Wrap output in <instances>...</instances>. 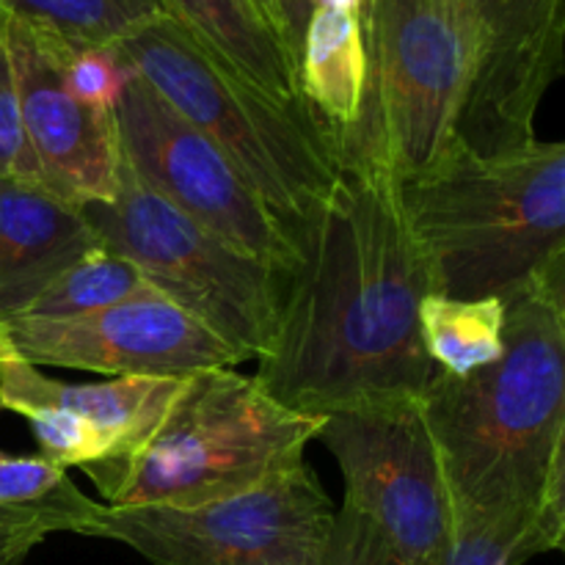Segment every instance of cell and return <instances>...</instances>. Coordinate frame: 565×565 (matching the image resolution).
<instances>
[{
    "mask_svg": "<svg viewBox=\"0 0 565 565\" xmlns=\"http://www.w3.org/2000/svg\"><path fill=\"white\" fill-rule=\"evenodd\" d=\"M279 326L257 384L301 414L419 401L439 375L419 337V303L436 292L408 230L401 182L340 169L296 232Z\"/></svg>",
    "mask_w": 565,
    "mask_h": 565,
    "instance_id": "1",
    "label": "cell"
},
{
    "mask_svg": "<svg viewBox=\"0 0 565 565\" xmlns=\"http://www.w3.org/2000/svg\"><path fill=\"white\" fill-rule=\"evenodd\" d=\"M502 303V356L467 379L439 373L419 406L452 513H565V263Z\"/></svg>",
    "mask_w": 565,
    "mask_h": 565,
    "instance_id": "2",
    "label": "cell"
},
{
    "mask_svg": "<svg viewBox=\"0 0 565 565\" xmlns=\"http://www.w3.org/2000/svg\"><path fill=\"white\" fill-rule=\"evenodd\" d=\"M408 230L436 292L505 298L565 263V147L475 154L458 147L439 169L401 185Z\"/></svg>",
    "mask_w": 565,
    "mask_h": 565,
    "instance_id": "3",
    "label": "cell"
},
{
    "mask_svg": "<svg viewBox=\"0 0 565 565\" xmlns=\"http://www.w3.org/2000/svg\"><path fill=\"white\" fill-rule=\"evenodd\" d=\"M359 116L331 136L340 169L412 182L458 149L483 39L463 0H362Z\"/></svg>",
    "mask_w": 565,
    "mask_h": 565,
    "instance_id": "4",
    "label": "cell"
},
{
    "mask_svg": "<svg viewBox=\"0 0 565 565\" xmlns=\"http://www.w3.org/2000/svg\"><path fill=\"white\" fill-rule=\"evenodd\" d=\"M323 419L281 406L235 367L202 370L182 379L136 450L83 472L110 508L204 505L303 463Z\"/></svg>",
    "mask_w": 565,
    "mask_h": 565,
    "instance_id": "5",
    "label": "cell"
},
{
    "mask_svg": "<svg viewBox=\"0 0 565 565\" xmlns=\"http://www.w3.org/2000/svg\"><path fill=\"white\" fill-rule=\"evenodd\" d=\"M114 53L243 171L296 237L340 177L309 105L270 97L169 14L127 33Z\"/></svg>",
    "mask_w": 565,
    "mask_h": 565,
    "instance_id": "6",
    "label": "cell"
},
{
    "mask_svg": "<svg viewBox=\"0 0 565 565\" xmlns=\"http://www.w3.org/2000/svg\"><path fill=\"white\" fill-rule=\"evenodd\" d=\"M83 210L103 246L130 259L152 290L196 318L243 362L265 356L285 303V270L237 252L171 207L125 160L116 196Z\"/></svg>",
    "mask_w": 565,
    "mask_h": 565,
    "instance_id": "7",
    "label": "cell"
},
{
    "mask_svg": "<svg viewBox=\"0 0 565 565\" xmlns=\"http://www.w3.org/2000/svg\"><path fill=\"white\" fill-rule=\"evenodd\" d=\"M334 513L303 461L204 505H105L97 539L119 541L152 565H326Z\"/></svg>",
    "mask_w": 565,
    "mask_h": 565,
    "instance_id": "8",
    "label": "cell"
},
{
    "mask_svg": "<svg viewBox=\"0 0 565 565\" xmlns=\"http://www.w3.org/2000/svg\"><path fill=\"white\" fill-rule=\"evenodd\" d=\"M121 160L160 199L237 252L292 274L298 243L243 171L127 66L114 103Z\"/></svg>",
    "mask_w": 565,
    "mask_h": 565,
    "instance_id": "9",
    "label": "cell"
},
{
    "mask_svg": "<svg viewBox=\"0 0 565 565\" xmlns=\"http://www.w3.org/2000/svg\"><path fill=\"white\" fill-rule=\"evenodd\" d=\"M318 441L334 456L353 508L403 565H441L452 500L419 401L326 414Z\"/></svg>",
    "mask_w": 565,
    "mask_h": 565,
    "instance_id": "10",
    "label": "cell"
},
{
    "mask_svg": "<svg viewBox=\"0 0 565 565\" xmlns=\"http://www.w3.org/2000/svg\"><path fill=\"white\" fill-rule=\"evenodd\" d=\"M0 353L33 367L108 379H185L243 364L224 340L158 290L77 318L0 320Z\"/></svg>",
    "mask_w": 565,
    "mask_h": 565,
    "instance_id": "11",
    "label": "cell"
},
{
    "mask_svg": "<svg viewBox=\"0 0 565 565\" xmlns=\"http://www.w3.org/2000/svg\"><path fill=\"white\" fill-rule=\"evenodd\" d=\"M9 47L33 180L77 207L108 204L121 166L114 110L88 108L70 92L64 39L9 17Z\"/></svg>",
    "mask_w": 565,
    "mask_h": 565,
    "instance_id": "12",
    "label": "cell"
},
{
    "mask_svg": "<svg viewBox=\"0 0 565 565\" xmlns=\"http://www.w3.org/2000/svg\"><path fill=\"white\" fill-rule=\"evenodd\" d=\"M483 39L458 147L497 154L535 141V114L563 75V0H463Z\"/></svg>",
    "mask_w": 565,
    "mask_h": 565,
    "instance_id": "13",
    "label": "cell"
},
{
    "mask_svg": "<svg viewBox=\"0 0 565 565\" xmlns=\"http://www.w3.org/2000/svg\"><path fill=\"white\" fill-rule=\"evenodd\" d=\"M182 379H108L70 384L39 367L0 353V408L20 417L28 408H50L97 430L110 447V461L136 450L154 430ZM108 463V461H105Z\"/></svg>",
    "mask_w": 565,
    "mask_h": 565,
    "instance_id": "14",
    "label": "cell"
},
{
    "mask_svg": "<svg viewBox=\"0 0 565 565\" xmlns=\"http://www.w3.org/2000/svg\"><path fill=\"white\" fill-rule=\"evenodd\" d=\"M99 237L86 210L39 182L0 177V320H9Z\"/></svg>",
    "mask_w": 565,
    "mask_h": 565,
    "instance_id": "15",
    "label": "cell"
},
{
    "mask_svg": "<svg viewBox=\"0 0 565 565\" xmlns=\"http://www.w3.org/2000/svg\"><path fill=\"white\" fill-rule=\"evenodd\" d=\"M160 6L254 86L285 103H303L296 61L257 0H160Z\"/></svg>",
    "mask_w": 565,
    "mask_h": 565,
    "instance_id": "16",
    "label": "cell"
},
{
    "mask_svg": "<svg viewBox=\"0 0 565 565\" xmlns=\"http://www.w3.org/2000/svg\"><path fill=\"white\" fill-rule=\"evenodd\" d=\"M298 94L326 136L356 121L364 92V44L359 11L315 6L296 55Z\"/></svg>",
    "mask_w": 565,
    "mask_h": 565,
    "instance_id": "17",
    "label": "cell"
},
{
    "mask_svg": "<svg viewBox=\"0 0 565 565\" xmlns=\"http://www.w3.org/2000/svg\"><path fill=\"white\" fill-rule=\"evenodd\" d=\"M419 337L439 373L467 379L502 356L505 303L502 298L469 301L428 292L419 303Z\"/></svg>",
    "mask_w": 565,
    "mask_h": 565,
    "instance_id": "18",
    "label": "cell"
},
{
    "mask_svg": "<svg viewBox=\"0 0 565 565\" xmlns=\"http://www.w3.org/2000/svg\"><path fill=\"white\" fill-rule=\"evenodd\" d=\"M565 513H452L441 565H524L563 550Z\"/></svg>",
    "mask_w": 565,
    "mask_h": 565,
    "instance_id": "19",
    "label": "cell"
},
{
    "mask_svg": "<svg viewBox=\"0 0 565 565\" xmlns=\"http://www.w3.org/2000/svg\"><path fill=\"white\" fill-rule=\"evenodd\" d=\"M152 290L136 265L108 246H94L61 268L14 318L61 320L97 312ZM11 320V318H9Z\"/></svg>",
    "mask_w": 565,
    "mask_h": 565,
    "instance_id": "20",
    "label": "cell"
},
{
    "mask_svg": "<svg viewBox=\"0 0 565 565\" xmlns=\"http://www.w3.org/2000/svg\"><path fill=\"white\" fill-rule=\"evenodd\" d=\"M0 11L64 39L70 47H114L166 14L160 0H0Z\"/></svg>",
    "mask_w": 565,
    "mask_h": 565,
    "instance_id": "21",
    "label": "cell"
},
{
    "mask_svg": "<svg viewBox=\"0 0 565 565\" xmlns=\"http://www.w3.org/2000/svg\"><path fill=\"white\" fill-rule=\"evenodd\" d=\"M0 508L44 513L61 533L97 539L105 505L83 494L66 469L44 456H11L0 450Z\"/></svg>",
    "mask_w": 565,
    "mask_h": 565,
    "instance_id": "22",
    "label": "cell"
},
{
    "mask_svg": "<svg viewBox=\"0 0 565 565\" xmlns=\"http://www.w3.org/2000/svg\"><path fill=\"white\" fill-rule=\"evenodd\" d=\"M64 77L70 92L81 103L97 110H114L127 66L121 64L114 47H70L64 55Z\"/></svg>",
    "mask_w": 565,
    "mask_h": 565,
    "instance_id": "23",
    "label": "cell"
},
{
    "mask_svg": "<svg viewBox=\"0 0 565 565\" xmlns=\"http://www.w3.org/2000/svg\"><path fill=\"white\" fill-rule=\"evenodd\" d=\"M0 177L33 180L31 154L25 147L20 114V88H17L14 61L9 47V17L0 11Z\"/></svg>",
    "mask_w": 565,
    "mask_h": 565,
    "instance_id": "24",
    "label": "cell"
},
{
    "mask_svg": "<svg viewBox=\"0 0 565 565\" xmlns=\"http://www.w3.org/2000/svg\"><path fill=\"white\" fill-rule=\"evenodd\" d=\"M326 565H403L386 550L381 535L359 516L353 508L342 502L334 513L329 550H326Z\"/></svg>",
    "mask_w": 565,
    "mask_h": 565,
    "instance_id": "25",
    "label": "cell"
},
{
    "mask_svg": "<svg viewBox=\"0 0 565 565\" xmlns=\"http://www.w3.org/2000/svg\"><path fill=\"white\" fill-rule=\"evenodd\" d=\"M50 533L44 524H17L0 527V565H25L31 552L42 544Z\"/></svg>",
    "mask_w": 565,
    "mask_h": 565,
    "instance_id": "26",
    "label": "cell"
},
{
    "mask_svg": "<svg viewBox=\"0 0 565 565\" xmlns=\"http://www.w3.org/2000/svg\"><path fill=\"white\" fill-rule=\"evenodd\" d=\"M17 524H44L50 533H61L58 524L44 513L33 511H14V508H0V527H17Z\"/></svg>",
    "mask_w": 565,
    "mask_h": 565,
    "instance_id": "27",
    "label": "cell"
}]
</instances>
